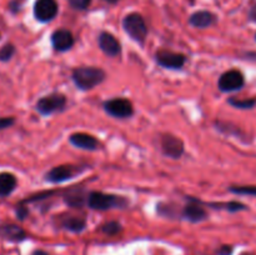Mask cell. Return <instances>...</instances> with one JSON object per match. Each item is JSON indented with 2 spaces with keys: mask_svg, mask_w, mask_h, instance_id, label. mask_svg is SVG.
I'll return each instance as SVG.
<instances>
[{
  "mask_svg": "<svg viewBox=\"0 0 256 255\" xmlns=\"http://www.w3.org/2000/svg\"><path fill=\"white\" fill-rule=\"evenodd\" d=\"M75 85L80 90H90L92 88L102 84L106 78V74L102 69L95 66H82L76 68L72 75Z\"/></svg>",
  "mask_w": 256,
  "mask_h": 255,
  "instance_id": "1",
  "label": "cell"
},
{
  "mask_svg": "<svg viewBox=\"0 0 256 255\" xmlns=\"http://www.w3.org/2000/svg\"><path fill=\"white\" fill-rule=\"evenodd\" d=\"M86 204L94 210L124 209L129 205V200L125 196L114 194H105L102 192H92L88 195Z\"/></svg>",
  "mask_w": 256,
  "mask_h": 255,
  "instance_id": "2",
  "label": "cell"
},
{
  "mask_svg": "<svg viewBox=\"0 0 256 255\" xmlns=\"http://www.w3.org/2000/svg\"><path fill=\"white\" fill-rule=\"evenodd\" d=\"M122 28L126 32V34L135 42H145L148 35V26L144 18L139 12H130L122 20Z\"/></svg>",
  "mask_w": 256,
  "mask_h": 255,
  "instance_id": "3",
  "label": "cell"
},
{
  "mask_svg": "<svg viewBox=\"0 0 256 255\" xmlns=\"http://www.w3.org/2000/svg\"><path fill=\"white\" fill-rule=\"evenodd\" d=\"M66 106V96L60 92L45 95L36 102V110L42 115H52L62 112Z\"/></svg>",
  "mask_w": 256,
  "mask_h": 255,
  "instance_id": "4",
  "label": "cell"
},
{
  "mask_svg": "<svg viewBox=\"0 0 256 255\" xmlns=\"http://www.w3.org/2000/svg\"><path fill=\"white\" fill-rule=\"evenodd\" d=\"M104 109L112 116L118 119H126L130 118L134 112V108L130 100L125 98H114L104 102Z\"/></svg>",
  "mask_w": 256,
  "mask_h": 255,
  "instance_id": "5",
  "label": "cell"
},
{
  "mask_svg": "<svg viewBox=\"0 0 256 255\" xmlns=\"http://www.w3.org/2000/svg\"><path fill=\"white\" fill-rule=\"evenodd\" d=\"M80 166H75V165H59V166L52 168V170L46 172L45 175V180L52 184H59V182H64L66 180L72 179L74 176L79 175L84 169H79Z\"/></svg>",
  "mask_w": 256,
  "mask_h": 255,
  "instance_id": "6",
  "label": "cell"
},
{
  "mask_svg": "<svg viewBox=\"0 0 256 255\" xmlns=\"http://www.w3.org/2000/svg\"><path fill=\"white\" fill-rule=\"evenodd\" d=\"M34 16L38 22H52L59 12L56 0H36L34 4Z\"/></svg>",
  "mask_w": 256,
  "mask_h": 255,
  "instance_id": "7",
  "label": "cell"
},
{
  "mask_svg": "<svg viewBox=\"0 0 256 255\" xmlns=\"http://www.w3.org/2000/svg\"><path fill=\"white\" fill-rule=\"evenodd\" d=\"M245 79L244 75L239 72V70H229V72H224V74L220 76L219 82H218V86L222 92H235V90H239L244 86Z\"/></svg>",
  "mask_w": 256,
  "mask_h": 255,
  "instance_id": "8",
  "label": "cell"
},
{
  "mask_svg": "<svg viewBox=\"0 0 256 255\" xmlns=\"http://www.w3.org/2000/svg\"><path fill=\"white\" fill-rule=\"evenodd\" d=\"M162 150L166 156L172 159H180L184 154V142L180 138L172 134H162L160 139Z\"/></svg>",
  "mask_w": 256,
  "mask_h": 255,
  "instance_id": "9",
  "label": "cell"
},
{
  "mask_svg": "<svg viewBox=\"0 0 256 255\" xmlns=\"http://www.w3.org/2000/svg\"><path fill=\"white\" fill-rule=\"evenodd\" d=\"M160 66L166 69H182L186 62V56L180 52H172L169 50H159L155 55Z\"/></svg>",
  "mask_w": 256,
  "mask_h": 255,
  "instance_id": "10",
  "label": "cell"
},
{
  "mask_svg": "<svg viewBox=\"0 0 256 255\" xmlns=\"http://www.w3.org/2000/svg\"><path fill=\"white\" fill-rule=\"evenodd\" d=\"M189 202L182 209V216L192 222H202L208 218V212L202 206V202L195 198H188Z\"/></svg>",
  "mask_w": 256,
  "mask_h": 255,
  "instance_id": "11",
  "label": "cell"
},
{
  "mask_svg": "<svg viewBox=\"0 0 256 255\" xmlns=\"http://www.w3.org/2000/svg\"><path fill=\"white\" fill-rule=\"evenodd\" d=\"M98 42H99V46L108 56L116 58L119 56L120 52H122V45H120L119 40L114 36L112 34L108 32H102V34L98 38Z\"/></svg>",
  "mask_w": 256,
  "mask_h": 255,
  "instance_id": "12",
  "label": "cell"
},
{
  "mask_svg": "<svg viewBox=\"0 0 256 255\" xmlns=\"http://www.w3.org/2000/svg\"><path fill=\"white\" fill-rule=\"evenodd\" d=\"M52 44L56 52H68L74 45V36L66 29L55 30L52 35Z\"/></svg>",
  "mask_w": 256,
  "mask_h": 255,
  "instance_id": "13",
  "label": "cell"
},
{
  "mask_svg": "<svg viewBox=\"0 0 256 255\" xmlns=\"http://www.w3.org/2000/svg\"><path fill=\"white\" fill-rule=\"evenodd\" d=\"M216 20V15L212 14L209 10H199V12H195L194 14L190 15L189 24L192 26L198 28V29H206V28L214 25Z\"/></svg>",
  "mask_w": 256,
  "mask_h": 255,
  "instance_id": "14",
  "label": "cell"
},
{
  "mask_svg": "<svg viewBox=\"0 0 256 255\" xmlns=\"http://www.w3.org/2000/svg\"><path fill=\"white\" fill-rule=\"evenodd\" d=\"M69 140L74 146L79 148V149L96 150L99 146V140L86 132H75V134L70 135Z\"/></svg>",
  "mask_w": 256,
  "mask_h": 255,
  "instance_id": "15",
  "label": "cell"
},
{
  "mask_svg": "<svg viewBox=\"0 0 256 255\" xmlns=\"http://www.w3.org/2000/svg\"><path fill=\"white\" fill-rule=\"evenodd\" d=\"M0 238L12 242H19L26 239V232L15 224L0 225Z\"/></svg>",
  "mask_w": 256,
  "mask_h": 255,
  "instance_id": "16",
  "label": "cell"
},
{
  "mask_svg": "<svg viewBox=\"0 0 256 255\" xmlns=\"http://www.w3.org/2000/svg\"><path fill=\"white\" fill-rule=\"evenodd\" d=\"M18 180L14 174L10 172H0V198L9 196L15 190Z\"/></svg>",
  "mask_w": 256,
  "mask_h": 255,
  "instance_id": "17",
  "label": "cell"
},
{
  "mask_svg": "<svg viewBox=\"0 0 256 255\" xmlns=\"http://www.w3.org/2000/svg\"><path fill=\"white\" fill-rule=\"evenodd\" d=\"M60 225H62L64 229L69 230V232H80L85 229V226H86V222H85V219H82V218L80 216L68 215V216L62 218V222H60Z\"/></svg>",
  "mask_w": 256,
  "mask_h": 255,
  "instance_id": "18",
  "label": "cell"
},
{
  "mask_svg": "<svg viewBox=\"0 0 256 255\" xmlns=\"http://www.w3.org/2000/svg\"><path fill=\"white\" fill-rule=\"evenodd\" d=\"M65 202L72 208H80L86 202L88 194H85L82 189H72L66 192L64 198Z\"/></svg>",
  "mask_w": 256,
  "mask_h": 255,
  "instance_id": "19",
  "label": "cell"
},
{
  "mask_svg": "<svg viewBox=\"0 0 256 255\" xmlns=\"http://www.w3.org/2000/svg\"><path fill=\"white\" fill-rule=\"evenodd\" d=\"M202 205H208V206L212 208V209H219V210H226L230 212H242V210H246V205L242 204L239 202H202Z\"/></svg>",
  "mask_w": 256,
  "mask_h": 255,
  "instance_id": "20",
  "label": "cell"
},
{
  "mask_svg": "<svg viewBox=\"0 0 256 255\" xmlns=\"http://www.w3.org/2000/svg\"><path fill=\"white\" fill-rule=\"evenodd\" d=\"M229 104L232 105L238 109H252L256 105V98L255 99H246V100H239V99H229Z\"/></svg>",
  "mask_w": 256,
  "mask_h": 255,
  "instance_id": "21",
  "label": "cell"
},
{
  "mask_svg": "<svg viewBox=\"0 0 256 255\" xmlns=\"http://www.w3.org/2000/svg\"><path fill=\"white\" fill-rule=\"evenodd\" d=\"M229 192L239 195H252L256 196V186L255 185H242V186H230Z\"/></svg>",
  "mask_w": 256,
  "mask_h": 255,
  "instance_id": "22",
  "label": "cell"
},
{
  "mask_svg": "<svg viewBox=\"0 0 256 255\" xmlns=\"http://www.w3.org/2000/svg\"><path fill=\"white\" fill-rule=\"evenodd\" d=\"M15 54V46L12 44H5L4 46L0 49V62H6L14 56Z\"/></svg>",
  "mask_w": 256,
  "mask_h": 255,
  "instance_id": "23",
  "label": "cell"
},
{
  "mask_svg": "<svg viewBox=\"0 0 256 255\" xmlns=\"http://www.w3.org/2000/svg\"><path fill=\"white\" fill-rule=\"evenodd\" d=\"M102 230L108 235H116L122 232V225L118 222H110L102 225Z\"/></svg>",
  "mask_w": 256,
  "mask_h": 255,
  "instance_id": "24",
  "label": "cell"
},
{
  "mask_svg": "<svg viewBox=\"0 0 256 255\" xmlns=\"http://www.w3.org/2000/svg\"><path fill=\"white\" fill-rule=\"evenodd\" d=\"M68 2L75 10H86L92 4V0H68Z\"/></svg>",
  "mask_w": 256,
  "mask_h": 255,
  "instance_id": "25",
  "label": "cell"
},
{
  "mask_svg": "<svg viewBox=\"0 0 256 255\" xmlns=\"http://www.w3.org/2000/svg\"><path fill=\"white\" fill-rule=\"evenodd\" d=\"M15 119L12 116H6V118H0V132L2 130L8 129L10 128L12 125H14Z\"/></svg>",
  "mask_w": 256,
  "mask_h": 255,
  "instance_id": "26",
  "label": "cell"
},
{
  "mask_svg": "<svg viewBox=\"0 0 256 255\" xmlns=\"http://www.w3.org/2000/svg\"><path fill=\"white\" fill-rule=\"evenodd\" d=\"M15 214H16L18 219L24 220L25 218H28V215H29V210H28L25 206H16V209H15Z\"/></svg>",
  "mask_w": 256,
  "mask_h": 255,
  "instance_id": "27",
  "label": "cell"
},
{
  "mask_svg": "<svg viewBox=\"0 0 256 255\" xmlns=\"http://www.w3.org/2000/svg\"><path fill=\"white\" fill-rule=\"evenodd\" d=\"M218 255H232V245H222V248H219V250L216 252Z\"/></svg>",
  "mask_w": 256,
  "mask_h": 255,
  "instance_id": "28",
  "label": "cell"
},
{
  "mask_svg": "<svg viewBox=\"0 0 256 255\" xmlns=\"http://www.w3.org/2000/svg\"><path fill=\"white\" fill-rule=\"evenodd\" d=\"M248 18H249L250 22H256V2L250 8L249 10V14H248Z\"/></svg>",
  "mask_w": 256,
  "mask_h": 255,
  "instance_id": "29",
  "label": "cell"
},
{
  "mask_svg": "<svg viewBox=\"0 0 256 255\" xmlns=\"http://www.w3.org/2000/svg\"><path fill=\"white\" fill-rule=\"evenodd\" d=\"M19 2H10V4H9V9L12 10V12H16L18 10H19Z\"/></svg>",
  "mask_w": 256,
  "mask_h": 255,
  "instance_id": "30",
  "label": "cell"
},
{
  "mask_svg": "<svg viewBox=\"0 0 256 255\" xmlns=\"http://www.w3.org/2000/svg\"><path fill=\"white\" fill-rule=\"evenodd\" d=\"M32 255H49V254L45 252H42V250H36V252H32Z\"/></svg>",
  "mask_w": 256,
  "mask_h": 255,
  "instance_id": "31",
  "label": "cell"
},
{
  "mask_svg": "<svg viewBox=\"0 0 256 255\" xmlns=\"http://www.w3.org/2000/svg\"><path fill=\"white\" fill-rule=\"evenodd\" d=\"M104 2H109V4H115V2H119V0H104Z\"/></svg>",
  "mask_w": 256,
  "mask_h": 255,
  "instance_id": "32",
  "label": "cell"
},
{
  "mask_svg": "<svg viewBox=\"0 0 256 255\" xmlns=\"http://www.w3.org/2000/svg\"><path fill=\"white\" fill-rule=\"evenodd\" d=\"M242 255H254V254H252V252H244V254H242Z\"/></svg>",
  "mask_w": 256,
  "mask_h": 255,
  "instance_id": "33",
  "label": "cell"
},
{
  "mask_svg": "<svg viewBox=\"0 0 256 255\" xmlns=\"http://www.w3.org/2000/svg\"><path fill=\"white\" fill-rule=\"evenodd\" d=\"M255 40H256V34H255Z\"/></svg>",
  "mask_w": 256,
  "mask_h": 255,
  "instance_id": "34",
  "label": "cell"
},
{
  "mask_svg": "<svg viewBox=\"0 0 256 255\" xmlns=\"http://www.w3.org/2000/svg\"><path fill=\"white\" fill-rule=\"evenodd\" d=\"M0 39H2V35H0Z\"/></svg>",
  "mask_w": 256,
  "mask_h": 255,
  "instance_id": "35",
  "label": "cell"
}]
</instances>
